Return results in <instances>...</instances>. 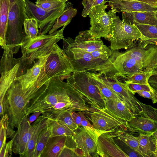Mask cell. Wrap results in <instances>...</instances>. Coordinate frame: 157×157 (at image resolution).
Segmentation results:
<instances>
[{
    "mask_svg": "<svg viewBox=\"0 0 157 157\" xmlns=\"http://www.w3.org/2000/svg\"><path fill=\"white\" fill-rule=\"evenodd\" d=\"M90 108L79 93L57 78L50 79L46 90L28 109L27 114L41 111L46 117L66 110L84 112Z\"/></svg>",
    "mask_w": 157,
    "mask_h": 157,
    "instance_id": "6da1fadb",
    "label": "cell"
},
{
    "mask_svg": "<svg viewBox=\"0 0 157 157\" xmlns=\"http://www.w3.org/2000/svg\"><path fill=\"white\" fill-rule=\"evenodd\" d=\"M50 79L45 73L23 92L22 85L14 80L4 96L3 105L4 114L8 117L7 128H18L22 119L27 114V110L47 88Z\"/></svg>",
    "mask_w": 157,
    "mask_h": 157,
    "instance_id": "7a4b0ae2",
    "label": "cell"
},
{
    "mask_svg": "<svg viewBox=\"0 0 157 157\" xmlns=\"http://www.w3.org/2000/svg\"><path fill=\"white\" fill-rule=\"evenodd\" d=\"M157 52V46L140 39L124 52L112 50L109 59L119 73L131 75L145 71Z\"/></svg>",
    "mask_w": 157,
    "mask_h": 157,
    "instance_id": "3957f363",
    "label": "cell"
},
{
    "mask_svg": "<svg viewBox=\"0 0 157 157\" xmlns=\"http://www.w3.org/2000/svg\"><path fill=\"white\" fill-rule=\"evenodd\" d=\"M63 39L62 49L70 61L73 72L98 73L110 77L118 72L109 59L104 60L95 58L90 53L78 48L72 38L69 37Z\"/></svg>",
    "mask_w": 157,
    "mask_h": 157,
    "instance_id": "277c9868",
    "label": "cell"
},
{
    "mask_svg": "<svg viewBox=\"0 0 157 157\" xmlns=\"http://www.w3.org/2000/svg\"><path fill=\"white\" fill-rule=\"evenodd\" d=\"M66 26L48 34L39 35L33 39L24 38L21 46V64L25 70L40 57L48 55L55 44L64 38L63 32Z\"/></svg>",
    "mask_w": 157,
    "mask_h": 157,
    "instance_id": "5b68a950",
    "label": "cell"
},
{
    "mask_svg": "<svg viewBox=\"0 0 157 157\" xmlns=\"http://www.w3.org/2000/svg\"><path fill=\"white\" fill-rule=\"evenodd\" d=\"M10 6L6 35L8 48L17 53L24 38L22 27L25 18V0H10Z\"/></svg>",
    "mask_w": 157,
    "mask_h": 157,
    "instance_id": "8992f818",
    "label": "cell"
},
{
    "mask_svg": "<svg viewBox=\"0 0 157 157\" xmlns=\"http://www.w3.org/2000/svg\"><path fill=\"white\" fill-rule=\"evenodd\" d=\"M66 79L82 95L91 109L99 110L106 108L104 97L87 72H73Z\"/></svg>",
    "mask_w": 157,
    "mask_h": 157,
    "instance_id": "52a82bcc",
    "label": "cell"
},
{
    "mask_svg": "<svg viewBox=\"0 0 157 157\" xmlns=\"http://www.w3.org/2000/svg\"><path fill=\"white\" fill-rule=\"evenodd\" d=\"M109 11L113 23V35L109 41L111 50H126L136 41L142 39L141 33L135 25L128 24L121 21L116 15L115 10L111 9Z\"/></svg>",
    "mask_w": 157,
    "mask_h": 157,
    "instance_id": "ba28073f",
    "label": "cell"
},
{
    "mask_svg": "<svg viewBox=\"0 0 157 157\" xmlns=\"http://www.w3.org/2000/svg\"><path fill=\"white\" fill-rule=\"evenodd\" d=\"M107 2L105 0L93 7L88 15L91 25L89 30L92 35L97 38L103 37L109 41L113 35V23L109 12L105 11L108 5L105 3Z\"/></svg>",
    "mask_w": 157,
    "mask_h": 157,
    "instance_id": "9c48e42d",
    "label": "cell"
},
{
    "mask_svg": "<svg viewBox=\"0 0 157 157\" xmlns=\"http://www.w3.org/2000/svg\"><path fill=\"white\" fill-rule=\"evenodd\" d=\"M45 71L50 79H67L74 71L70 61L63 49L56 43L48 57Z\"/></svg>",
    "mask_w": 157,
    "mask_h": 157,
    "instance_id": "30bf717a",
    "label": "cell"
},
{
    "mask_svg": "<svg viewBox=\"0 0 157 157\" xmlns=\"http://www.w3.org/2000/svg\"><path fill=\"white\" fill-rule=\"evenodd\" d=\"M94 128L101 132H114L118 129L128 131L127 121L110 112L106 108L94 110L90 108L83 112Z\"/></svg>",
    "mask_w": 157,
    "mask_h": 157,
    "instance_id": "8fae6325",
    "label": "cell"
},
{
    "mask_svg": "<svg viewBox=\"0 0 157 157\" xmlns=\"http://www.w3.org/2000/svg\"><path fill=\"white\" fill-rule=\"evenodd\" d=\"M72 5L69 2L61 8L51 11H47L38 7L36 3L29 0H25V15L26 18H33L37 21L39 29V35L49 33L57 18L67 8Z\"/></svg>",
    "mask_w": 157,
    "mask_h": 157,
    "instance_id": "7c38bea8",
    "label": "cell"
},
{
    "mask_svg": "<svg viewBox=\"0 0 157 157\" xmlns=\"http://www.w3.org/2000/svg\"><path fill=\"white\" fill-rule=\"evenodd\" d=\"M142 111L126 122L128 131L151 135L157 130V109L140 102Z\"/></svg>",
    "mask_w": 157,
    "mask_h": 157,
    "instance_id": "4fadbf2b",
    "label": "cell"
},
{
    "mask_svg": "<svg viewBox=\"0 0 157 157\" xmlns=\"http://www.w3.org/2000/svg\"><path fill=\"white\" fill-rule=\"evenodd\" d=\"M13 54L7 47L4 49L0 61V102H3L6 91L15 78L18 77L20 59L14 58Z\"/></svg>",
    "mask_w": 157,
    "mask_h": 157,
    "instance_id": "5bb4252c",
    "label": "cell"
},
{
    "mask_svg": "<svg viewBox=\"0 0 157 157\" xmlns=\"http://www.w3.org/2000/svg\"><path fill=\"white\" fill-rule=\"evenodd\" d=\"M72 136L76 144L74 150L78 157H97L98 134L81 126Z\"/></svg>",
    "mask_w": 157,
    "mask_h": 157,
    "instance_id": "9a60e30c",
    "label": "cell"
},
{
    "mask_svg": "<svg viewBox=\"0 0 157 157\" xmlns=\"http://www.w3.org/2000/svg\"><path fill=\"white\" fill-rule=\"evenodd\" d=\"M29 114H26L22 119L13 139V152L24 157L28 147L29 142L38 124L44 117L40 115L32 124H29Z\"/></svg>",
    "mask_w": 157,
    "mask_h": 157,
    "instance_id": "2e32d148",
    "label": "cell"
},
{
    "mask_svg": "<svg viewBox=\"0 0 157 157\" xmlns=\"http://www.w3.org/2000/svg\"><path fill=\"white\" fill-rule=\"evenodd\" d=\"M100 75L104 82L122 98L133 115L142 111L141 102L135 97L124 83L118 80L114 76L108 77L100 73Z\"/></svg>",
    "mask_w": 157,
    "mask_h": 157,
    "instance_id": "e0dca14e",
    "label": "cell"
},
{
    "mask_svg": "<svg viewBox=\"0 0 157 157\" xmlns=\"http://www.w3.org/2000/svg\"><path fill=\"white\" fill-rule=\"evenodd\" d=\"M114 132H103L99 134L97 142V157H128L114 140Z\"/></svg>",
    "mask_w": 157,
    "mask_h": 157,
    "instance_id": "ac0fdd59",
    "label": "cell"
},
{
    "mask_svg": "<svg viewBox=\"0 0 157 157\" xmlns=\"http://www.w3.org/2000/svg\"><path fill=\"white\" fill-rule=\"evenodd\" d=\"M49 55L40 57L31 68L27 70L25 74L15 78L21 83L23 92L46 73L45 65Z\"/></svg>",
    "mask_w": 157,
    "mask_h": 157,
    "instance_id": "d6986e66",
    "label": "cell"
},
{
    "mask_svg": "<svg viewBox=\"0 0 157 157\" xmlns=\"http://www.w3.org/2000/svg\"><path fill=\"white\" fill-rule=\"evenodd\" d=\"M109 5L117 12H148L157 11L154 7L144 2L135 1L109 0Z\"/></svg>",
    "mask_w": 157,
    "mask_h": 157,
    "instance_id": "ffe728a7",
    "label": "cell"
},
{
    "mask_svg": "<svg viewBox=\"0 0 157 157\" xmlns=\"http://www.w3.org/2000/svg\"><path fill=\"white\" fill-rule=\"evenodd\" d=\"M122 21L129 24H142L157 26V11L148 12H122Z\"/></svg>",
    "mask_w": 157,
    "mask_h": 157,
    "instance_id": "44dd1931",
    "label": "cell"
},
{
    "mask_svg": "<svg viewBox=\"0 0 157 157\" xmlns=\"http://www.w3.org/2000/svg\"><path fill=\"white\" fill-rule=\"evenodd\" d=\"M75 42L78 48L90 53L101 48L104 44L102 40L94 37L89 30L79 32Z\"/></svg>",
    "mask_w": 157,
    "mask_h": 157,
    "instance_id": "7402d4cb",
    "label": "cell"
},
{
    "mask_svg": "<svg viewBox=\"0 0 157 157\" xmlns=\"http://www.w3.org/2000/svg\"><path fill=\"white\" fill-rule=\"evenodd\" d=\"M67 136L50 137L40 157H59L65 146Z\"/></svg>",
    "mask_w": 157,
    "mask_h": 157,
    "instance_id": "603a6c76",
    "label": "cell"
},
{
    "mask_svg": "<svg viewBox=\"0 0 157 157\" xmlns=\"http://www.w3.org/2000/svg\"><path fill=\"white\" fill-rule=\"evenodd\" d=\"M106 108L115 115L127 121L133 116L123 101L114 99L105 98Z\"/></svg>",
    "mask_w": 157,
    "mask_h": 157,
    "instance_id": "cb8c5ba5",
    "label": "cell"
},
{
    "mask_svg": "<svg viewBox=\"0 0 157 157\" xmlns=\"http://www.w3.org/2000/svg\"><path fill=\"white\" fill-rule=\"evenodd\" d=\"M0 44L4 49L7 46L6 35L10 6V0H0Z\"/></svg>",
    "mask_w": 157,
    "mask_h": 157,
    "instance_id": "d4e9b609",
    "label": "cell"
},
{
    "mask_svg": "<svg viewBox=\"0 0 157 157\" xmlns=\"http://www.w3.org/2000/svg\"><path fill=\"white\" fill-rule=\"evenodd\" d=\"M114 133L119 140H120L129 147L133 151L138 154L139 156L145 157L143 149L136 137L125 131L118 129Z\"/></svg>",
    "mask_w": 157,
    "mask_h": 157,
    "instance_id": "484cf974",
    "label": "cell"
},
{
    "mask_svg": "<svg viewBox=\"0 0 157 157\" xmlns=\"http://www.w3.org/2000/svg\"><path fill=\"white\" fill-rule=\"evenodd\" d=\"M136 137L145 157H157V143L152 135L139 134Z\"/></svg>",
    "mask_w": 157,
    "mask_h": 157,
    "instance_id": "4316f807",
    "label": "cell"
},
{
    "mask_svg": "<svg viewBox=\"0 0 157 157\" xmlns=\"http://www.w3.org/2000/svg\"><path fill=\"white\" fill-rule=\"evenodd\" d=\"M153 70L149 71H144L131 75H125L118 72L116 73L114 76L121 82H128L141 84L148 83L149 78L153 72Z\"/></svg>",
    "mask_w": 157,
    "mask_h": 157,
    "instance_id": "83f0119b",
    "label": "cell"
},
{
    "mask_svg": "<svg viewBox=\"0 0 157 157\" xmlns=\"http://www.w3.org/2000/svg\"><path fill=\"white\" fill-rule=\"evenodd\" d=\"M136 25L141 33V40L157 46V26L142 24H138Z\"/></svg>",
    "mask_w": 157,
    "mask_h": 157,
    "instance_id": "f1b7e54d",
    "label": "cell"
},
{
    "mask_svg": "<svg viewBox=\"0 0 157 157\" xmlns=\"http://www.w3.org/2000/svg\"><path fill=\"white\" fill-rule=\"evenodd\" d=\"M48 124V119L44 117L35 129L29 142L27 150L24 157H34L39 134L41 131Z\"/></svg>",
    "mask_w": 157,
    "mask_h": 157,
    "instance_id": "f546056e",
    "label": "cell"
},
{
    "mask_svg": "<svg viewBox=\"0 0 157 157\" xmlns=\"http://www.w3.org/2000/svg\"><path fill=\"white\" fill-rule=\"evenodd\" d=\"M77 12V10L72 7V6L66 8L63 13L57 19L51 29L49 32L51 34L56 31L60 27L67 26L71 22L73 17Z\"/></svg>",
    "mask_w": 157,
    "mask_h": 157,
    "instance_id": "4dcf8cb0",
    "label": "cell"
},
{
    "mask_svg": "<svg viewBox=\"0 0 157 157\" xmlns=\"http://www.w3.org/2000/svg\"><path fill=\"white\" fill-rule=\"evenodd\" d=\"M48 119V125L51 129L50 137L63 136H72L75 132L71 130L67 125L56 120Z\"/></svg>",
    "mask_w": 157,
    "mask_h": 157,
    "instance_id": "1f68e13d",
    "label": "cell"
},
{
    "mask_svg": "<svg viewBox=\"0 0 157 157\" xmlns=\"http://www.w3.org/2000/svg\"><path fill=\"white\" fill-rule=\"evenodd\" d=\"M71 110L64 111L60 113L45 117L56 120L68 126L71 130L75 131L78 126L74 121L71 114Z\"/></svg>",
    "mask_w": 157,
    "mask_h": 157,
    "instance_id": "d6a6232c",
    "label": "cell"
},
{
    "mask_svg": "<svg viewBox=\"0 0 157 157\" xmlns=\"http://www.w3.org/2000/svg\"><path fill=\"white\" fill-rule=\"evenodd\" d=\"M51 136V129L48 125L40 132L36 144L34 157H40Z\"/></svg>",
    "mask_w": 157,
    "mask_h": 157,
    "instance_id": "836d02e7",
    "label": "cell"
},
{
    "mask_svg": "<svg viewBox=\"0 0 157 157\" xmlns=\"http://www.w3.org/2000/svg\"><path fill=\"white\" fill-rule=\"evenodd\" d=\"M23 27L25 33L24 38L33 39L38 35V24L37 21L34 18H25L24 22Z\"/></svg>",
    "mask_w": 157,
    "mask_h": 157,
    "instance_id": "e575fe53",
    "label": "cell"
},
{
    "mask_svg": "<svg viewBox=\"0 0 157 157\" xmlns=\"http://www.w3.org/2000/svg\"><path fill=\"white\" fill-rule=\"evenodd\" d=\"M69 2L68 0H36L35 3L44 10L51 11L61 8Z\"/></svg>",
    "mask_w": 157,
    "mask_h": 157,
    "instance_id": "d590c367",
    "label": "cell"
},
{
    "mask_svg": "<svg viewBox=\"0 0 157 157\" xmlns=\"http://www.w3.org/2000/svg\"><path fill=\"white\" fill-rule=\"evenodd\" d=\"M124 83L128 89L134 94L139 91H156L150 85L147 84H141L128 82H124Z\"/></svg>",
    "mask_w": 157,
    "mask_h": 157,
    "instance_id": "8d00e7d4",
    "label": "cell"
},
{
    "mask_svg": "<svg viewBox=\"0 0 157 157\" xmlns=\"http://www.w3.org/2000/svg\"><path fill=\"white\" fill-rule=\"evenodd\" d=\"M112 53V50L110 48L104 44L101 48L96 50L90 53L95 58L107 60L109 59Z\"/></svg>",
    "mask_w": 157,
    "mask_h": 157,
    "instance_id": "74e56055",
    "label": "cell"
},
{
    "mask_svg": "<svg viewBox=\"0 0 157 157\" xmlns=\"http://www.w3.org/2000/svg\"><path fill=\"white\" fill-rule=\"evenodd\" d=\"M105 0H82V4L84 6L82 13V16L86 17L91 9L94 6L102 3Z\"/></svg>",
    "mask_w": 157,
    "mask_h": 157,
    "instance_id": "f35d334b",
    "label": "cell"
},
{
    "mask_svg": "<svg viewBox=\"0 0 157 157\" xmlns=\"http://www.w3.org/2000/svg\"><path fill=\"white\" fill-rule=\"evenodd\" d=\"M13 141V139L12 138L11 140L8 143H6L0 148V157H8L9 156V154L10 155V157L12 156Z\"/></svg>",
    "mask_w": 157,
    "mask_h": 157,
    "instance_id": "ab89813d",
    "label": "cell"
},
{
    "mask_svg": "<svg viewBox=\"0 0 157 157\" xmlns=\"http://www.w3.org/2000/svg\"><path fill=\"white\" fill-rule=\"evenodd\" d=\"M136 93L141 96L151 100L154 104L157 103V92L156 91H139Z\"/></svg>",
    "mask_w": 157,
    "mask_h": 157,
    "instance_id": "60d3db41",
    "label": "cell"
},
{
    "mask_svg": "<svg viewBox=\"0 0 157 157\" xmlns=\"http://www.w3.org/2000/svg\"><path fill=\"white\" fill-rule=\"evenodd\" d=\"M81 126H82L85 128L94 131L99 134H100L102 132H101L96 130L89 122L87 118L85 116L83 112L82 113V119L81 122Z\"/></svg>",
    "mask_w": 157,
    "mask_h": 157,
    "instance_id": "b9f144b4",
    "label": "cell"
},
{
    "mask_svg": "<svg viewBox=\"0 0 157 157\" xmlns=\"http://www.w3.org/2000/svg\"><path fill=\"white\" fill-rule=\"evenodd\" d=\"M78 157L74 150V148H71L65 146L61 152L59 157Z\"/></svg>",
    "mask_w": 157,
    "mask_h": 157,
    "instance_id": "7bdbcfd3",
    "label": "cell"
},
{
    "mask_svg": "<svg viewBox=\"0 0 157 157\" xmlns=\"http://www.w3.org/2000/svg\"><path fill=\"white\" fill-rule=\"evenodd\" d=\"M148 83L157 92V67L153 69L152 73L149 78Z\"/></svg>",
    "mask_w": 157,
    "mask_h": 157,
    "instance_id": "ee69618b",
    "label": "cell"
},
{
    "mask_svg": "<svg viewBox=\"0 0 157 157\" xmlns=\"http://www.w3.org/2000/svg\"><path fill=\"white\" fill-rule=\"evenodd\" d=\"M0 148L5 144L6 140V131L7 128H5L3 124H0Z\"/></svg>",
    "mask_w": 157,
    "mask_h": 157,
    "instance_id": "f6af8a7d",
    "label": "cell"
},
{
    "mask_svg": "<svg viewBox=\"0 0 157 157\" xmlns=\"http://www.w3.org/2000/svg\"><path fill=\"white\" fill-rule=\"evenodd\" d=\"M82 112L71 111V114L75 122L78 126H81V122L82 119Z\"/></svg>",
    "mask_w": 157,
    "mask_h": 157,
    "instance_id": "bcb514c9",
    "label": "cell"
},
{
    "mask_svg": "<svg viewBox=\"0 0 157 157\" xmlns=\"http://www.w3.org/2000/svg\"><path fill=\"white\" fill-rule=\"evenodd\" d=\"M157 67V52L154 55L151 62L146 68L145 71H149L153 70Z\"/></svg>",
    "mask_w": 157,
    "mask_h": 157,
    "instance_id": "7dc6e473",
    "label": "cell"
},
{
    "mask_svg": "<svg viewBox=\"0 0 157 157\" xmlns=\"http://www.w3.org/2000/svg\"><path fill=\"white\" fill-rule=\"evenodd\" d=\"M42 113L41 111H36L33 113L31 116L29 117L28 121L29 124H31L35 121Z\"/></svg>",
    "mask_w": 157,
    "mask_h": 157,
    "instance_id": "c3c4849f",
    "label": "cell"
},
{
    "mask_svg": "<svg viewBox=\"0 0 157 157\" xmlns=\"http://www.w3.org/2000/svg\"><path fill=\"white\" fill-rule=\"evenodd\" d=\"M124 1H135L146 3L151 6L157 7V0H120Z\"/></svg>",
    "mask_w": 157,
    "mask_h": 157,
    "instance_id": "681fc988",
    "label": "cell"
},
{
    "mask_svg": "<svg viewBox=\"0 0 157 157\" xmlns=\"http://www.w3.org/2000/svg\"><path fill=\"white\" fill-rule=\"evenodd\" d=\"M152 135L157 143V130L154 132Z\"/></svg>",
    "mask_w": 157,
    "mask_h": 157,
    "instance_id": "f907efd6",
    "label": "cell"
}]
</instances>
